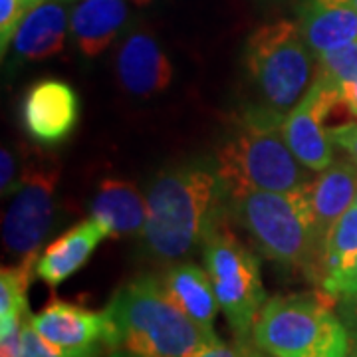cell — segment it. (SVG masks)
<instances>
[{
  "label": "cell",
  "instance_id": "6da1fadb",
  "mask_svg": "<svg viewBox=\"0 0 357 357\" xmlns=\"http://www.w3.org/2000/svg\"><path fill=\"white\" fill-rule=\"evenodd\" d=\"M227 197L218 173L203 167H177L161 173L147 192L143 238L149 252L163 262L191 255L218 227Z\"/></svg>",
  "mask_w": 357,
  "mask_h": 357
},
{
  "label": "cell",
  "instance_id": "7a4b0ae2",
  "mask_svg": "<svg viewBox=\"0 0 357 357\" xmlns=\"http://www.w3.org/2000/svg\"><path fill=\"white\" fill-rule=\"evenodd\" d=\"M115 354L123 357H195L218 337L167 296L161 278L141 276L121 286L105 307Z\"/></svg>",
  "mask_w": 357,
  "mask_h": 357
},
{
  "label": "cell",
  "instance_id": "3957f363",
  "mask_svg": "<svg viewBox=\"0 0 357 357\" xmlns=\"http://www.w3.org/2000/svg\"><path fill=\"white\" fill-rule=\"evenodd\" d=\"M218 177L229 197L248 191L292 192L312 181L310 169L292 153L274 109L248 112L218 149Z\"/></svg>",
  "mask_w": 357,
  "mask_h": 357
},
{
  "label": "cell",
  "instance_id": "277c9868",
  "mask_svg": "<svg viewBox=\"0 0 357 357\" xmlns=\"http://www.w3.org/2000/svg\"><path fill=\"white\" fill-rule=\"evenodd\" d=\"M252 342L274 357H345L349 333L326 292L274 296L258 312Z\"/></svg>",
  "mask_w": 357,
  "mask_h": 357
},
{
  "label": "cell",
  "instance_id": "5b68a950",
  "mask_svg": "<svg viewBox=\"0 0 357 357\" xmlns=\"http://www.w3.org/2000/svg\"><path fill=\"white\" fill-rule=\"evenodd\" d=\"M232 211L268 260L312 276L319 243L304 191H248L230 197Z\"/></svg>",
  "mask_w": 357,
  "mask_h": 357
},
{
  "label": "cell",
  "instance_id": "8992f818",
  "mask_svg": "<svg viewBox=\"0 0 357 357\" xmlns=\"http://www.w3.org/2000/svg\"><path fill=\"white\" fill-rule=\"evenodd\" d=\"M246 64L268 107L278 114L292 109L312 86L310 46L292 20L256 28L246 44Z\"/></svg>",
  "mask_w": 357,
  "mask_h": 357
},
{
  "label": "cell",
  "instance_id": "52a82bcc",
  "mask_svg": "<svg viewBox=\"0 0 357 357\" xmlns=\"http://www.w3.org/2000/svg\"><path fill=\"white\" fill-rule=\"evenodd\" d=\"M203 260L229 326L236 340H246L266 304L258 258L230 230L217 227L204 241Z\"/></svg>",
  "mask_w": 357,
  "mask_h": 357
},
{
  "label": "cell",
  "instance_id": "ba28073f",
  "mask_svg": "<svg viewBox=\"0 0 357 357\" xmlns=\"http://www.w3.org/2000/svg\"><path fill=\"white\" fill-rule=\"evenodd\" d=\"M60 171L54 161L32 163L22 178L2 220L4 248L20 262L36 258L52 227Z\"/></svg>",
  "mask_w": 357,
  "mask_h": 357
},
{
  "label": "cell",
  "instance_id": "9c48e42d",
  "mask_svg": "<svg viewBox=\"0 0 357 357\" xmlns=\"http://www.w3.org/2000/svg\"><path fill=\"white\" fill-rule=\"evenodd\" d=\"M34 330L66 357H102L115 354L114 328L107 312H93L64 300H52L30 316Z\"/></svg>",
  "mask_w": 357,
  "mask_h": 357
},
{
  "label": "cell",
  "instance_id": "30bf717a",
  "mask_svg": "<svg viewBox=\"0 0 357 357\" xmlns=\"http://www.w3.org/2000/svg\"><path fill=\"white\" fill-rule=\"evenodd\" d=\"M337 107H344L340 89L314 79L306 96L282 119V133L292 153L310 171H324L333 163V143L326 121Z\"/></svg>",
  "mask_w": 357,
  "mask_h": 357
},
{
  "label": "cell",
  "instance_id": "8fae6325",
  "mask_svg": "<svg viewBox=\"0 0 357 357\" xmlns=\"http://www.w3.org/2000/svg\"><path fill=\"white\" fill-rule=\"evenodd\" d=\"M79 117V102L72 86L60 79H40L26 89L22 126L42 145H58L72 135Z\"/></svg>",
  "mask_w": 357,
  "mask_h": 357
},
{
  "label": "cell",
  "instance_id": "7c38bea8",
  "mask_svg": "<svg viewBox=\"0 0 357 357\" xmlns=\"http://www.w3.org/2000/svg\"><path fill=\"white\" fill-rule=\"evenodd\" d=\"M302 191L312 215L316 238L321 244L335 220L354 206L357 195V163L335 161L324 169L321 175L306 183Z\"/></svg>",
  "mask_w": 357,
  "mask_h": 357
},
{
  "label": "cell",
  "instance_id": "4fadbf2b",
  "mask_svg": "<svg viewBox=\"0 0 357 357\" xmlns=\"http://www.w3.org/2000/svg\"><path fill=\"white\" fill-rule=\"evenodd\" d=\"M117 77L133 96H153L169 88L173 66L149 34H131L117 54Z\"/></svg>",
  "mask_w": 357,
  "mask_h": 357
},
{
  "label": "cell",
  "instance_id": "5bb4252c",
  "mask_svg": "<svg viewBox=\"0 0 357 357\" xmlns=\"http://www.w3.org/2000/svg\"><path fill=\"white\" fill-rule=\"evenodd\" d=\"M105 236L107 230L93 217L77 222L40 252L34 274L52 288L60 286L88 262Z\"/></svg>",
  "mask_w": 357,
  "mask_h": 357
},
{
  "label": "cell",
  "instance_id": "9a60e30c",
  "mask_svg": "<svg viewBox=\"0 0 357 357\" xmlns=\"http://www.w3.org/2000/svg\"><path fill=\"white\" fill-rule=\"evenodd\" d=\"M300 30L316 54L357 42V8L354 0H306Z\"/></svg>",
  "mask_w": 357,
  "mask_h": 357
},
{
  "label": "cell",
  "instance_id": "2e32d148",
  "mask_svg": "<svg viewBox=\"0 0 357 357\" xmlns=\"http://www.w3.org/2000/svg\"><path fill=\"white\" fill-rule=\"evenodd\" d=\"M91 217L112 238L143 234L147 225V199L128 181L105 178L91 201Z\"/></svg>",
  "mask_w": 357,
  "mask_h": 357
},
{
  "label": "cell",
  "instance_id": "e0dca14e",
  "mask_svg": "<svg viewBox=\"0 0 357 357\" xmlns=\"http://www.w3.org/2000/svg\"><path fill=\"white\" fill-rule=\"evenodd\" d=\"M161 284L167 296L189 318L213 330L220 304L206 268L197 266L192 262H177L163 274Z\"/></svg>",
  "mask_w": 357,
  "mask_h": 357
},
{
  "label": "cell",
  "instance_id": "ac0fdd59",
  "mask_svg": "<svg viewBox=\"0 0 357 357\" xmlns=\"http://www.w3.org/2000/svg\"><path fill=\"white\" fill-rule=\"evenodd\" d=\"M66 42V10L56 0H44L26 14L13 44L26 60H44L60 54Z\"/></svg>",
  "mask_w": 357,
  "mask_h": 357
},
{
  "label": "cell",
  "instance_id": "d6986e66",
  "mask_svg": "<svg viewBox=\"0 0 357 357\" xmlns=\"http://www.w3.org/2000/svg\"><path fill=\"white\" fill-rule=\"evenodd\" d=\"M128 20L123 0H82L72 14V34L84 56H98Z\"/></svg>",
  "mask_w": 357,
  "mask_h": 357
},
{
  "label": "cell",
  "instance_id": "ffe728a7",
  "mask_svg": "<svg viewBox=\"0 0 357 357\" xmlns=\"http://www.w3.org/2000/svg\"><path fill=\"white\" fill-rule=\"evenodd\" d=\"M357 255V206H351L345 215L335 220L332 229L328 230L326 238L319 244L318 258L312 270L310 280L318 282L330 276L333 270L345 264L349 258Z\"/></svg>",
  "mask_w": 357,
  "mask_h": 357
},
{
  "label": "cell",
  "instance_id": "44dd1931",
  "mask_svg": "<svg viewBox=\"0 0 357 357\" xmlns=\"http://www.w3.org/2000/svg\"><path fill=\"white\" fill-rule=\"evenodd\" d=\"M38 258V256H36ZM36 258L18 266H4L0 272V324H8L28 314V284L36 266Z\"/></svg>",
  "mask_w": 357,
  "mask_h": 357
},
{
  "label": "cell",
  "instance_id": "7402d4cb",
  "mask_svg": "<svg viewBox=\"0 0 357 357\" xmlns=\"http://www.w3.org/2000/svg\"><path fill=\"white\" fill-rule=\"evenodd\" d=\"M318 72L316 79L328 88H340L345 82L357 77V42L344 48L318 54Z\"/></svg>",
  "mask_w": 357,
  "mask_h": 357
},
{
  "label": "cell",
  "instance_id": "603a6c76",
  "mask_svg": "<svg viewBox=\"0 0 357 357\" xmlns=\"http://www.w3.org/2000/svg\"><path fill=\"white\" fill-rule=\"evenodd\" d=\"M34 6L26 0H0V46L6 52L8 42H13L18 28Z\"/></svg>",
  "mask_w": 357,
  "mask_h": 357
},
{
  "label": "cell",
  "instance_id": "cb8c5ba5",
  "mask_svg": "<svg viewBox=\"0 0 357 357\" xmlns=\"http://www.w3.org/2000/svg\"><path fill=\"white\" fill-rule=\"evenodd\" d=\"M319 290L326 292L328 296H332L333 300L345 296V294H356L357 292V255L354 258H349L345 264L333 270L330 276H326Z\"/></svg>",
  "mask_w": 357,
  "mask_h": 357
},
{
  "label": "cell",
  "instance_id": "d4e9b609",
  "mask_svg": "<svg viewBox=\"0 0 357 357\" xmlns=\"http://www.w3.org/2000/svg\"><path fill=\"white\" fill-rule=\"evenodd\" d=\"M20 357H66L58 349H54L42 335H40L34 326L30 314L22 321V335H20Z\"/></svg>",
  "mask_w": 357,
  "mask_h": 357
},
{
  "label": "cell",
  "instance_id": "484cf974",
  "mask_svg": "<svg viewBox=\"0 0 357 357\" xmlns=\"http://www.w3.org/2000/svg\"><path fill=\"white\" fill-rule=\"evenodd\" d=\"M252 345H255V342L248 344L246 340H236L232 345L222 344L220 340H217L215 344L206 345L204 349H201L195 357H248Z\"/></svg>",
  "mask_w": 357,
  "mask_h": 357
},
{
  "label": "cell",
  "instance_id": "4316f807",
  "mask_svg": "<svg viewBox=\"0 0 357 357\" xmlns=\"http://www.w3.org/2000/svg\"><path fill=\"white\" fill-rule=\"evenodd\" d=\"M330 139L333 145L342 147L357 163V123H344L330 129Z\"/></svg>",
  "mask_w": 357,
  "mask_h": 357
},
{
  "label": "cell",
  "instance_id": "83f0119b",
  "mask_svg": "<svg viewBox=\"0 0 357 357\" xmlns=\"http://www.w3.org/2000/svg\"><path fill=\"white\" fill-rule=\"evenodd\" d=\"M335 312L351 337H357V292L335 298Z\"/></svg>",
  "mask_w": 357,
  "mask_h": 357
},
{
  "label": "cell",
  "instance_id": "f1b7e54d",
  "mask_svg": "<svg viewBox=\"0 0 357 357\" xmlns=\"http://www.w3.org/2000/svg\"><path fill=\"white\" fill-rule=\"evenodd\" d=\"M0 167H2V177H0L2 195H13L18 189L20 178H16V159H14L13 151L6 147L0 153Z\"/></svg>",
  "mask_w": 357,
  "mask_h": 357
},
{
  "label": "cell",
  "instance_id": "f546056e",
  "mask_svg": "<svg viewBox=\"0 0 357 357\" xmlns=\"http://www.w3.org/2000/svg\"><path fill=\"white\" fill-rule=\"evenodd\" d=\"M337 89H340V98H342L345 112L357 117V77L342 84Z\"/></svg>",
  "mask_w": 357,
  "mask_h": 357
},
{
  "label": "cell",
  "instance_id": "4dcf8cb0",
  "mask_svg": "<svg viewBox=\"0 0 357 357\" xmlns=\"http://www.w3.org/2000/svg\"><path fill=\"white\" fill-rule=\"evenodd\" d=\"M345 357H357V337H351V335H349V347H347Z\"/></svg>",
  "mask_w": 357,
  "mask_h": 357
},
{
  "label": "cell",
  "instance_id": "1f68e13d",
  "mask_svg": "<svg viewBox=\"0 0 357 357\" xmlns=\"http://www.w3.org/2000/svg\"><path fill=\"white\" fill-rule=\"evenodd\" d=\"M248 357H274V356H270V354H266V351L262 354V349L255 344L252 347H250V354H248Z\"/></svg>",
  "mask_w": 357,
  "mask_h": 357
},
{
  "label": "cell",
  "instance_id": "d6a6232c",
  "mask_svg": "<svg viewBox=\"0 0 357 357\" xmlns=\"http://www.w3.org/2000/svg\"><path fill=\"white\" fill-rule=\"evenodd\" d=\"M28 4H32V6H36V4H40V2H44V0H26Z\"/></svg>",
  "mask_w": 357,
  "mask_h": 357
},
{
  "label": "cell",
  "instance_id": "836d02e7",
  "mask_svg": "<svg viewBox=\"0 0 357 357\" xmlns=\"http://www.w3.org/2000/svg\"><path fill=\"white\" fill-rule=\"evenodd\" d=\"M133 2H135V4H141V6H143V4H147L149 0H133Z\"/></svg>",
  "mask_w": 357,
  "mask_h": 357
},
{
  "label": "cell",
  "instance_id": "e575fe53",
  "mask_svg": "<svg viewBox=\"0 0 357 357\" xmlns=\"http://www.w3.org/2000/svg\"><path fill=\"white\" fill-rule=\"evenodd\" d=\"M354 206H357V195H356V201H354Z\"/></svg>",
  "mask_w": 357,
  "mask_h": 357
},
{
  "label": "cell",
  "instance_id": "d590c367",
  "mask_svg": "<svg viewBox=\"0 0 357 357\" xmlns=\"http://www.w3.org/2000/svg\"><path fill=\"white\" fill-rule=\"evenodd\" d=\"M354 2H356V8H357V0H354Z\"/></svg>",
  "mask_w": 357,
  "mask_h": 357
}]
</instances>
